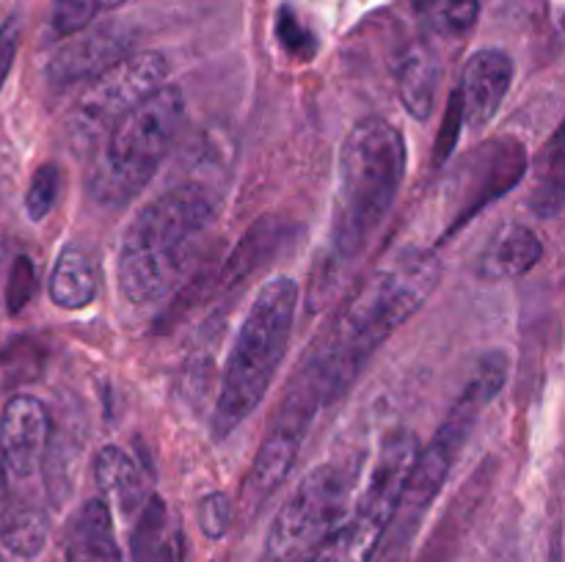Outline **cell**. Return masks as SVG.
Returning <instances> with one entry per match:
<instances>
[{
  "label": "cell",
  "mask_w": 565,
  "mask_h": 562,
  "mask_svg": "<svg viewBox=\"0 0 565 562\" xmlns=\"http://www.w3.org/2000/svg\"><path fill=\"white\" fill-rule=\"evenodd\" d=\"M408 165L403 132L384 116L356 121L340 149L331 253L351 262L395 204Z\"/></svg>",
  "instance_id": "cell-3"
},
{
  "label": "cell",
  "mask_w": 565,
  "mask_h": 562,
  "mask_svg": "<svg viewBox=\"0 0 565 562\" xmlns=\"http://www.w3.org/2000/svg\"><path fill=\"white\" fill-rule=\"evenodd\" d=\"M17 50H20V20L14 14L0 25V91H3L6 80L14 66Z\"/></svg>",
  "instance_id": "cell-30"
},
{
  "label": "cell",
  "mask_w": 565,
  "mask_h": 562,
  "mask_svg": "<svg viewBox=\"0 0 565 562\" xmlns=\"http://www.w3.org/2000/svg\"><path fill=\"white\" fill-rule=\"evenodd\" d=\"M36 268L28 257H17L11 264L9 284H6V309L9 314L22 312V309L31 303V298L36 295Z\"/></svg>",
  "instance_id": "cell-26"
},
{
  "label": "cell",
  "mask_w": 565,
  "mask_h": 562,
  "mask_svg": "<svg viewBox=\"0 0 565 562\" xmlns=\"http://www.w3.org/2000/svg\"><path fill=\"white\" fill-rule=\"evenodd\" d=\"M99 3L97 0H53V11H50V28L58 39H70L75 33H83L88 22L97 17Z\"/></svg>",
  "instance_id": "cell-25"
},
{
  "label": "cell",
  "mask_w": 565,
  "mask_h": 562,
  "mask_svg": "<svg viewBox=\"0 0 565 562\" xmlns=\"http://www.w3.org/2000/svg\"><path fill=\"white\" fill-rule=\"evenodd\" d=\"M276 36H279L281 47L298 61H312L318 55V36L309 31L301 22V17L290 9V6H281L279 14H276Z\"/></svg>",
  "instance_id": "cell-24"
},
{
  "label": "cell",
  "mask_w": 565,
  "mask_h": 562,
  "mask_svg": "<svg viewBox=\"0 0 565 562\" xmlns=\"http://www.w3.org/2000/svg\"><path fill=\"white\" fill-rule=\"evenodd\" d=\"M552 562H561V540L555 538V545H552Z\"/></svg>",
  "instance_id": "cell-33"
},
{
  "label": "cell",
  "mask_w": 565,
  "mask_h": 562,
  "mask_svg": "<svg viewBox=\"0 0 565 562\" xmlns=\"http://www.w3.org/2000/svg\"><path fill=\"white\" fill-rule=\"evenodd\" d=\"M77 39L66 42L53 53L47 64V77L55 86H72V83H88L92 77L103 75L125 55H130V39L119 31H88L75 33Z\"/></svg>",
  "instance_id": "cell-14"
},
{
  "label": "cell",
  "mask_w": 565,
  "mask_h": 562,
  "mask_svg": "<svg viewBox=\"0 0 565 562\" xmlns=\"http://www.w3.org/2000/svg\"><path fill=\"white\" fill-rule=\"evenodd\" d=\"M185 116V94L180 86L163 83L158 91L127 110L97 152L88 174L94 202L105 207H125L158 174L160 163L174 143Z\"/></svg>",
  "instance_id": "cell-5"
},
{
  "label": "cell",
  "mask_w": 565,
  "mask_h": 562,
  "mask_svg": "<svg viewBox=\"0 0 565 562\" xmlns=\"http://www.w3.org/2000/svg\"><path fill=\"white\" fill-rule=\"evenodd\" d=\"M50 538V518L42 507L31 501H17L3 512L0 521V540L6 549L22 560H33L44 551Z\"/></svg>",
  "instance_id": "cell-20"
},
{
  "label": "cell",
  "mask_w": 565,
  "mask_h": 562,
  "mask_svg": "<svg viewBox=\"0 0 565 562\" xmlns=\"http://www.w3.org/2000/svg\"><path fill=\"white\" fill-rule=\"evenodd\" d=\"M461 127H463L461 97H458V91H452L450 94V105H447L445 121H441L439 141H436V149H434V169H441V165L450 160V154H452V149H456L458 138H461Z\"/></svg>",
  "instance_id": "cell-28"
},
{
  "label": "cell",
  "mask_w": 565,
  "mask_h": 562,
  "mask_svg": "<svg viewBox=\"0 0 565 562\" xmlns=\"http://www.w3.org/2000/svg\"><path fill=\"white\" fill-rule=\"evenodd\" d=\"M508 372H511V361H508V356L502 350H491L486 356H480L475 375L461 389L458 400L452 402L447 417L441 419L439 430H436V439L430 441L428 450H419L412 474L406 479V488H403V499L397 512H423L439 496L447 477H450L452 463L458 461L461 450L467 446L469 435H472L475 424H478L480 413L505 389Z\"/></svg>",
  "instance_id": "cell-7"
},
{
  "label": "cell",
  "mask_w": 565,
  "mask_h": 562,
  "mask_svg": "<svg viewBox=\"0 0 565 562\" xmlns=\"http://www.w3.org/2000/svg\"><path fill=\"white\" fill-rule=\"evenodd\" d=\"M439 281L441 262L430 248H403L359 287L301 369L323 406L351 389L362 364L423 309Z\"/></svg>",
  "instance_id": "cell-1"
},
{
  "label": "cell",
  "mask_w": 565,
  "mask_h": 562,
  "mask_svg": "<svg viewBox=\"0 0 565 562\" xmlns=\"http://www.w3.org/2000/svg\"><path fill=\"white\" fill-rule=\"evenodd\" d=\"M441 66L428 47H414L397 69V94L408 114L417 121H428L434 114L436 88H439Z\"/></svg>",
  "instance_id": "cell-19"
},
{
  "label": "cell",
  "mask_w": 565,
  "mask_h": 562,
  "mask_svg": "<svg viewBox=\"0 0 565 562\" xmlns=\"http://www.w3.org/2000/svg\"><path fill=\"white\" fill-rule=\"evenodd\" d=\"M132 562H174L169 543V516L160 496H149L141 505L130 534Z\"/></svg>",
  "instance_id": "cell-21"
},
{
  "label": "cell",
  "mask_w": 565,
  "mask_h": 562,
  "mask_svg": "<svg viewBox=\"0 0 565 562\" xmlns=\"http://www.w3.org/2000/svg\"><path fill=\"white\" fill-rule=\"evenodd\" d=\"M323 408V397L315 389L307 375L298 372L292 386L287 389L285 402L279 408V417L270 424L263 446L252 463V472L246 474V483L241 490V507L246 516H254L265 501L274 496V490L285 483L301 450L307 430L312 424L315 413Z\"/></svg>",
  "instance_id": "cell-10"
},
{
  "label": "cell",
  "mask_w": 565,
  "mask_h": 562,
  "mask_svg": "<svg viewBox=\"0 0 565 562\" xmlns=\"http://www.w3.org/2000/svg\"><path fill=\"white\" fill-rule=\"evenodd\" d=\"M480 17V0H441L439 25L447 33L472 31Z\"/></svg>",
  "instance_id": "cell-29"
},
{
  "label": "cell",
  "mask_w": 565,
  "mask_h": 562,
  "mask_svg": "<svg viewBox=\"0 0 565 562\" xmlns=\"http://www.w3.org/2000/svg\"><path fill=\"white\" fill-rule=\"evenodd\" d=\"M544 257V242L530 226L505 224L494 231L478 262L480 279L513 281L527 275Z\"/></svg>",
  "instance_id": "cell-16"
},
{
  "label": "cell",
  "mask_w": 565,
  "mask_h": 562,
  "mask_svg": "<svg viewBox=\"0 0 565 562\" xmlns=\"http://www.w3.org/2000/svg\"><path fill=\"white\" fill-rule=\"evenodd\" d=\"M66 562H121L108 499H88L77 507L64 534Z\"/></svg>",
  "instance_id": "cell-15"
},
{
  "label": "cell",
  "mask_w": 565,
  "mask_h": 562,
  "mask_svg": "<svg viewBox=\"0 0 565 562\" xmlns=\"http://www.w3.org/2000/svg\"><path fill=\"white\" fill-rule=\"evenodd\" d=\"M61 191V169L55 163H42L33 171L31 182L25 191V209L31 220H44L50 209L58 202Z\"/></svg>",
  "instance_id": "cell-23"
},
{
  "label": "cell",
  "mask_w": 565,
  "mask_h": 562,
  "mask_svg": "<svg viewBox=\"0 0 565 562\" xmlns=\"http://www.w3.org/2000/svg\"><path fill=\"white\" fill-rule=\"evenodd\" d=\"M6 496H9V468L0 461V505L6 501Z\"/></svg>",
  "instance_id": "cell-31"
},
{
  "label": "cell",
  "mask_w": 565,
  "mask_h": 562,
  "mask_svg": "<svg viewBox=\"0 0 565 562\" xmlns=\"http://www.w3.org/2000/svg\"><path fill=\"white\" fill-rule=\"evenodd\" d=\"M530 209L539 218H557L563 209V149H561V132H555L550 147V169L541 174L535 182L533 193H530Z\"/></svg>",
  "instance_id": "cell-22"
},
{
  "label": "cell",
  "mask_w": 565,
  "mask_h": 562,
  "mask_svg": "<svg viewBox=\"0 0 565 562\" xmlns=\"http://www.w3.org/2000/svg\"><path fill=\"white\" fill-rule=\"evenodd\" d=\"M356 479L359 466L351 457H331L307 472L270 527L265 562H301L312 554L345 521Z\"/></svg>",
  "instance_id": "cell-8"
},
{
  "label": "cell",
  "mask_w": 565,
  "mask_h": 562,
  "mask_svg": "<svg viewBox=\"0 0 565 562\" xmlns=\"http://www.w3.org/2000/svg\"><path fill=\"white\" fill-rule=\"evenodd\" d=\"M50 301L61 309H86L99 292V268L92 253L81 246H66L55 257L47 281Z\"/></svg>",
  "instance_id": "cell-17"
},
{
  "label": "cell",
  "mask_w": 565,
  "mask_h": 562,
  "mask_svg": "<svg viewBox=\"0 0 565 562\" xmlns=\"http://www.w3.org/2000/svg\"><path fill=\"white\" fill-rule=\"evenodd\" d=\"M298 298L301 290L292 275H274L248 306L226 358L218 400L210 419L215 441H224L232 430L241 428L268 395L290 345Z\"/></svg>",
  "instance_id": "cell-4"
},
{
  "label": "cell",
  "mask_w": 565,
  "mask_h": 562,
  "mask_svg": "<svg viewBox=\"0 0 565 562\" xmlns=\"http://www.w3.org/2000/svg\"><path fill=\"white\" fill-rule=\"evenodd\" d=\"M166 77H169V61L154 50L125 55L119 64L92 77L66 116V136L75 152H92L94 147H99L110 127L141 99L158 91Z\"/></svg>",
  "instance_id": "cell-9"
},
{
  "label": "cell",
  "mask_w": 565,
  "mask_h": 562,
  "mask_svg": "<svg viewBox=\"0 0 565 562\" xmlns=\"http://www.w3.org/2000/svg\"><path fill=\"white\" fill-rule=\"evenodd\" d=\"M511 83L513 61L508 53L497 47H483L469 55L461 72V83L456 88L458 97H461L463 127L480 130V127L489 125L500 114L502 102L511 91Z\"/></svg>",
  "instance_id": "cell-13"
},
{
  "label": "cell",
  "mask_w": 565,
  "mask_h": 562,
  "mask_svg": "<svg viewBox=\"0 0 565 562\" xmlns=\"http://www.w3.org/2000/svg\"><path fill=\"white\" fill-rule=\"evenodd\" d=\"M199 529L204 532V538L221 540L232 527V501L230 496L221 494V490H213V494L204 496L199 501Z\"/></svg>",
  "instance_id": "cell-27"
},
{
  "label": "cell",
  "mask_w": 565,
  "mask_h": 562,
  "mask_svg": "<svg viewBox=\"0 0 565 562\" xmlns=\"http://www.w3.org/2000/svg\"><path fill=\"white\" fill-rule=\"evenodd\" d=\"M215 218L213 193L196 182L174 185L143 204L121 235L116 279L132 306L169 295L185 275Z\"/></svg>",
  "instance_id": "cell-2"
},
{
  "label": "cell",
  "mask_w": 565,
  "mask_h": 562,
  "mask_svg": "<svg viewBox=\"0 0 565 562\" xmlns=\"http://www.w3.org/2000/svg\"><path fill=\"white\" fill-rule=\"evenodd\" d=\"M97 3H99V9L110 11V9H119V6H125L127 0H97Z\"/></svg>",
  "instance_id": "cell-32"
},
{
  "label": "cell",
  "mask_w": 565,
  "mask_h": 562,
  "mask_svg": "<svg viewBox=\"0 0 565 562\" xmlns=\"http://www.w3.org/2000/svg\"><path fill=\"white\" fill-rule=\"evenodd\" d=\"M50 439V417L42 400L14 395L0 413V461L17 477H31Z\"/></svg>",
  "instance_id": "cell-12"
},
{
  "label": "cell",
  "mask_w": 565,
  "mask_h": 562,
  "mask_svg": "<svg viewBox=\"0 0 565 562\" xmlns=\"http://www.w3.org/2000/svg\"><path fill=\"white\" fill-rule=\"evenodd\" d=\"M94 477H97L103 496L114 499L125 512L141 510L149 499L147 474L138 468V463L127 455L121 446H103L94 457Z\"/></svg>",
  "instance_id": "cell-18"
},
{
  "label": "cell",
  "mask_w": 565,
  "mask_h": 562,
  "mask_svg": "<svg viewBox=\"0 0 565 562\" xmlns=\"http://www.w3.org/2000/svg\"><path fill=\"white\" fill-rule=\"evenodd\" d=\"M524 169H527L524 143H519L511 136L494 138V141L483 143L478 152L469 154L461 169H458V176H452L450 182V220H447L439 242L450 240L480 209L505 196L513 185H519Z\"/></svg>",
  "instance_id": "cell-11"
},
{
  "label": "cell",
  "mask_w": 565,
  "mask_h": 562,
  "mask_svg": "<svg viewBox=\"0 0 565 562\" xmlns=\"http://www.w3.org/2000/svg\"><path fill=\"white\" fill-rule=\"evenodd\" d=\"M419 455L417 435L401 430L381 444L356 510L301 562H370L395 521L403 488Z\"/></svg>",
  "instance_id": "cell-6"
}]
</instances>
